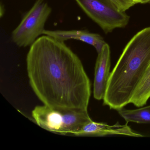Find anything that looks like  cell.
Masks as SVG:
<instances>
[{
    "mask_svg": "<svg viewBox=\"0 0 150 150\" xmlns=\"http://www.w3.org/2000/svg\"><path fill=\"white\" fill-rule=\"evenodd\" d=\"M110 50L106 43L98 53L95 67L93 96L97 100H103L110 77Z\"/></svg>",
    "mask_w": 150,
    "mask_h": 150,
    "instance_id": "8992f818",
    "label": "cell"
},
{
    "mask_svg": "<svg viewBox=\"0 0 150 150\" xmlns=\"http://www.w3.org/2000/svg\"><path fill=\"white\" fill-rule=\"evenodd\" d=\"M140 4H150V0H141Z\"/></svg>",
    "mask_w": 150,
    "mask_h": 150,
    "instance_id": "7c38bea8",
    "label": "cell"
},
{
    "mask_svg": "<svg viewBox=\"0 0 150 150\" xmlns=\"http://www.w3.org/2000/svg\"><path fill=\"white\" fill-rule=\"evenodd\" d=\"M116 7L121 11L125 12L136 5L134 0H109Z\"/></svg>",
    "mask_w": 150,
    "mask_h": 150,
    "instance_id": "8fae6325",
    "label": "cell"
},
{
    "mask_svg": "<svg viewBox=\"0 0 150 150\" xmlns=\"http://www.w3.org/2000/svg\"><path fill=\"white\" fill-rule=\"evenodd\" d=\"M135 2H136V4H139V3H140L141 0H134Z\"/></svg>",
    "mask_w": 150,
    "mask_h": 150,
    "instance_id": "4fadbf2b",
    "label": "cell"
},
{
    "mask_svg": "<svg viewBox=\"0 0 150 150\" xmlns=\"http://www.w3.org/2000/svg\"><path fill=\"white\" fill-rule=\"evenodd\" d=\"M36 123L52 133L72 135L92 121L88 110L59 109L46 105L37 106L32 111Z\"/></svg>",
    "mask_w": 150,
    "mask_h": 150,
    "instance_id": "3957f363",
    "label": "cell"
},
{
    "mask_svg": "<svg viewBox=\"0 0 150 150\" xmlns=\"http://www.w3.org/2000/svg\"><path fill=\"white\" fill-rule=\"evenodd\" d=\"M150 98V64L134 91L130 103L140 108L145 105Z\"/></svg>",
    "mask_w": 150,
    "mask_h": 150,
    "instance_id": "9c48e42d",
    "label": "cell"
},
{
    "mask_svg": "<svg viewBox=\"0 0 150 150\" xmlns=\"http://www.w3.org/2000/svg\"><path fill=\"white\" fill-rule=\"evenodd\" d=\"M51 12L52 8L44 0H37L13 31V42L20 47L31 46L43 34L45 25Z\"/></svg>",
    "mask_w": 150,
    "mask_h": 150,
    "instance_id": "277c9868",
    "label": "cell"
},
{
    "mask_svg": "<svg viewBox=\"0 0 150 150\" xmlns=\"http://www.w3.org/2000/svg\"><path fill=\"white\" fill-rule=\"evenodd\" d=\"M81 9L105 33L124 28L129 16L116 7L109 0H75Z\"/></svg>",
    "mask_w": 150,
    "mask_h": 150,
    "instance_id": "5b68a950",
    "label": "cell"
},
{
    "mask_svg": "<svg viewBox=\"0 0 150 150\" xmlns=\"http://www.w3.org/2000/svg\"><path fill=\"white\" fill-rule=\"evenodd\" d=\"M26 60L30 86L44 105L88 110L90 80L81 60L64 42L40 37L30 46Z\"/></svg>",
    "mask_w": 150,
    "mask_h": 150,
    "instance_id": "6da1fadb",
    "label": "cell"
},
{
    "mask_svg": "<svg viewBox=\"0 0 150 150\" xmlns=\"http://www.w3.org/2000/svg\"><path fill=\"white\" fill-rule=\"evenodd\" d=\"M117 111L119 115L126 122L150 123V105L134 110L122 108Z\"/></svg>",
    "mask_w": 150,
    "mask_h": 150,
    "instance_id": "30bf717a",
    "label": "cell"
},
{
    "mask_svg": "<svg viewBox=\"0 0 150 150\" xmlns=\"http://www.w3.org/2000/svg\"><path fill=\"white\" fill-rule=\"evenodd\" d=\"M110 135H122L141 137L144 136L137 133L128 125V123L122 125L118 122L113 125L105 123L97 122L93 120L85 124L74 133L77 137H104Z\"/></svg>",
    "mask_w": 150,
    "mask_h": 150,
    "instance_id": "52a82bcc",
    "label": "cell"
},
{
    "mask_svg": "<svg viewBox=\"0 0 150 150\" xmlns=\"http://www.w3.org/2000/svg\"><path fill=\"white\" fill-rule=\"evenodd\" d=\"M150 64V27L130 39L110 72L103 99L111 109H122L131 99Z\"/></svg>",
    "mask_w": 150,
    "mask_h": 150,
    "instance_id": "7a4b0ae2",
    "label": "cell"
},
{
    "mask_svg": "<svg viewBox=\"0 0 150 150\" xmlns=\"http://www.w3.org/2000/svg\"><path fill=\"white\" fill-rule=\"evenodd\" d=\"M43 35L49 36L56 40L64 42L74 39L80 40L93 46L97 53H99L106 43L101 36L86 30H45Z\"/></svg>",
    "mask_w": 150,
    "mask_h": 150,
    "instance_id": "ba28073f",
    "label": "cell"
}]
</instances>
